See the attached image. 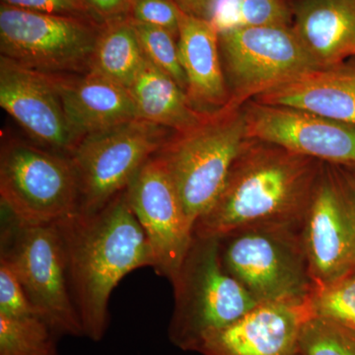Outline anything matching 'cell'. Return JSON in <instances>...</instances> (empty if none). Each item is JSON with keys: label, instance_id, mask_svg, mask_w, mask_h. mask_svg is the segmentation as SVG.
Segmentation results:
<instances>
[{"label": "cell", "instance_id": "cb8c5ba5", "mask_svg": "<svg viewBox=\"0 0 355 355\" xmlns=\"http://www.w3.org/2000/svg\"><path fill=\"white\" fill-rule=\"evenodd\" d=\"M298 355H355V331L313 316L301 330Z\"/></svg>", "mask_w": 355, "mask_h": 355}, {"label": "cell", "instance_id": "f546056e", "mask_svg": "<svg viewBox=\"0 0 355 355\" xmlns=\"http://www.w3.org/2000/svg\"><path fill=\"white\" fill-rule=\"evenodd\" d=\"M132 0H85L96 19L102 24L109 21L128 18Z\"/></svg>", "mask_w": 355, "mask_h": 355}, {"label": "cell", "instance_id": "9a60e30c", "mask_svg": "<svg viewBox=\"0 0 355 355\" xmlns=\"http://www.w3.org/2000/svg\"><path fill=\"white\" fill-rule=\"evenodd\" d=\"M315 316L312 296L298 302L261 303L241 319L205 336L202 355H298L303 326Z\"/></svg>", "mask_w": 355, "mask_h": 355}, {"label": "cell", "instance_id": "4dcf8cb0", "mask_svg": "<svg viewBox=\"0 0 355 355\" xmlns=\"http://www.w3.org/2000/svg\"><path fill=\"white\" fill-rule=\"evenodd\" d=\"M182 12L209 20L216 0H172Z\"/></svg>", "mask_w": 355, "mask_h": 355}, {"label": "cell", "instance_id": "7402d4cb", "mask_svg": "<svg viewBox=\"0 0 355 355\" xmlns=\"http://www.w3.org/2000/svg\"><path fill=\"white\" fill-rule=\"evenodd\" d=\"M209 21L217 31L259 26L291 25L286 0H216Z\"/></svg>", "mask_w": 355, "mask_h": 355}, {"label": "cell", "instance_id": "52a82bcc", "mask_svg": "<svg viewBox=\"0 0 355 355\" xmlns=\"http://www.w3.org/2000/svg\"><path fill=\"white\" fill-rule=\"evenodd\" d=\"M0 200L20 220L55 223L78 214L71 159L34 144L9 139L0 153Z\"/></svg>", "mask_w": 355, "mask_h": 355}, {"label": "cell", "instance_id": "83f0119b", "mask_svg": "<svg viewBox=\"0 0 355 355\" xmlns=\"http://www.w3.org/2000/svg\"><path fill=\"white\" fill-rule=\"evenodd\" d=\"M0 315L7 317H40L30 302L19 279L10 266L2 260H0Z\"/></svg>", "mask_w": 355, "mask_h": 355}, {"label": "cell", "instance_id": "4fadbf2b", "mask_svg": "<svg viewBox=\"0 0 355 355\" xmlns=\"http://www.w3.org/2000/svg\"><path fill=\"white\" fill-rule=\"evenodd\" d=\"M247 139L275 144L324 163L355 166V125L309 112L250 100L242 107Z\"/></svg>", "mask_w": 355, "mask_h": 355}, {"label": "cell", "instance_id": "7a4b0ae2", "mask_svg": "<svg viewBox=\"0 0 355 355\" xmlns=\"http://www.w3.org/2000/svg\"><path fill=\"white\" fill-rule=\"evenodd\" d=\"M322 165L275 144L246 139L223 190L196 222L193 235L221 239L251 226L302 227Z\"/></svg>", "mask_w": 355, "mask_h": 355}, {"label": "cell", "instance_id": "e0dca14e", "mask_svg": "<svg viewBox=\"0 0 355 355\" xmlns=\"http://www.w3.org/2000/svg\"><path fill=\"white\" fill-rule=\"evenodd\" d=\"M180 60L187 77V95L203 113L218 111L230 100L222 65L218 31L209 20L181 12L178 33Z\"/></svg>", "mask_w": 355, "mask_h": 355}, {"label": "cell", "instance_id": "484cf974", "mask_svg": "<svg viewBox=\"0 0 355 355\" xmlns=\"http://www.w3.org/2000/svg\"><path fill=\"white\" fill-rule=\"evenodd\" d=\"M315 316L355 331V272L312 294Z\"/></svg>", "mask_w": 355, "mask_h": 355}, {"label": "cell", "instance_id": "4316f807", "mask_svg": "<svg viewBox=\"0 0 355 355\" xmlns=\"http://www.w3.org/2000/svg\"><path fill=\"white\" fill-rule=\"evenodd\" d=\"M181 12L172 0H132L128 18L135 24L163 28L178 39Z\"/></svg>", "mask_w": 355, "mask_h": 355}, {"label": "cell", "instance_id": "9c48e42d", "mask_svg": "<svg viewBox=\"0 0 355 355\" xmlns=\"http://www.w3.org/2000/svg\"><path fill=\"white\" fill-rule=\"evenodd\" d=\"M169 132L135 119L84 137L70 156L78 181V214H95L123 193L171 137Z\"/></svg>", "mask_w": 355, "mask_h": 355}, {"label": "cell", "instance_id": "5b68a950", "mask_svg": "<svg viewBox=\"0 0 355 355\" xmlns=\"http://www.w3.org/2000/svg\"><path fill=\"white\" fill-rule=\"evenodd\" d=\"M220 249L224 268L259 304L304 301L315 291L302 227L239 229L221 238Z\"/></svg>", "mask_w": 355, "mask_h": 355}, {"label": "cell", "instance_id": "1f68e13d", "mask_svg": "<svg viewBox=\"0 0 355 355\" xmlns=\"http://www.w3.org/2000/svg\"><path fill=\"white\" fill-rule=\"evenodd\" d=\"M43 355H58L57 345H55L53 349H51L48 352H46V354Z\"/></svg>", "mask_w": 355, "mask_h": 355}, {"label": "cell", "instance_id": "f1b7e54d", "mask_svg": "<svg viewBox=\"0 0 355 355\" xmlns=\"http://www.w3.org/2000/svg\"><path fill=\"white\" fill-rule=\"evenodd\" d=\"M1 3L35 12L85 18L100 23L85 0H1Z\"/></svg>", "mask_w": 355, "mask_h": 355}, {"label": "cell", "instance_id": "8992f818", "mask_svg": "<svg viewBox=\"0 0 355 355\" xmlns=\"http://www.w3.org/2000/svg\"><path fill=\"white\" fill-rule=\"evenodd\" d=\"M245 137L241 109L222 108L198 127L171 135L157 155L193 227L220 195Z\"/></svg>", "mask_w": 355, "mask_h": 355}, {"label": "cell", "instance_id": "3957f363", "mask_svg": "<svg viewBox=\"0 0 355 355\" xmlns=\"http://www.w3.org/2000/svg\"><path fill=\"white\" fill-rule=\"evenodd\" d=\"M171 282L175 306L168 336L186 352H196L205 336L235 323L259 305L224 268L218 238L193 235Z\"/></svg>", "mask_w": 355, "mask_h": 355}, {"label": "cell", "instance_id": "7c38bea8", "mask_svg": "<svg viewBox=\"0 0 355 355\" xmlns=\"http://www.w3.org/2000/svg\"><path fill=\"white\" fill-rule=\"evenodd\" d=\"M125 191L153 249V270L171 282L193 241V227L162 159L149 158Z\"/></svg>", "mask_w": 355, "mask_h": 355}, {"label": "cell", "instance_id": "2e32d148", "mask_svg": "<svg viewBox=\"0 0 355 355\" xmlns=\"http://www.w3.org/2000/svg\"><path fill=\"white\" fill-rule=\"evenodd\" d=\"M252 100L355 125V58L312 70Z\"/></svg>", "mask_w": 355, "mask_h": 355}, {"label": "cell", "instance_id": "44dd1931", "mask_svg": "<svg viewBox=\"0 0 355 355\" xmlns=\"http://www.w3.org/2000/svg\"><path fill=\"white\" fill-rule=\"evenodd\" d=\"M146 62L135 26L128 18L109 21L98 37L88 72L128 89Z\"/></svg>", "mask_w": 355, "mask_h": 355}, {"label": "cell", "instance_id": "d6986e66", "mask_svg": "<svg viewBox=\"0 0 355 355\" xmlns=\"http://www.w3.org/2000/svg\"><path fill=\"white\" fill-rule=\"evenodd\" d=\"M291 26L320 67L355 58V0H299Z\"/></svg>", "mask_w": 355, "mask_h": 355}, {"label": "cell", "instance_id": "603a6c76", "mask_svg": "<svg viewBox=\"0 0 355 355\" xmlns=\"http://www.w3.org/2000/svg\"><path fill=\"white\" fill-rule=\"evenodd\" d=\"M55 340L42 318L0 315V355H43L55 347Z\"/></svg>", "mask_w": 355, "mask_h": 355}, {"label": "cell", "instance_id": "277c9868", "mask_svg": "<svg viewBox=\"0 0 355 355\" xmlns=\"http://www.w3.org/2000/svg\"><path fill=\"white\" fill-rule=\"evenodd\" d=\"M0 260L10 266L55 338L84 336L70 292L64 241L57 222L27 223L1 207Z\"/></svg>", "mask_w": 355, "mask_h": 355}, {"label": "cell", "instance_id": "d6a6232c", "mask_svg": "<svg viewBox=\"0 0 355 355\" xmlns=\"http://www.w3.org/2000/svg\"><path fill=\"white\" fill-rule=\"evenodd\" d=\"M347 170H349L350 174H352V178H354L355 181V166H352V167H345Z\"/></svg>", "mask_w": 355, "mask_h": 355}, {"label": "cell", "instance_id": "30bf717a", "mask_svg": "<svg viewBox=\"0 0 355 355\" xmlns=\"http://www.w3.org/2000/svg\"><path fill=\"white\" fill-rule=\"evenodd\" d=\"M218 34L230 93L224 108L241 109L265 91L321 69L291 25L235 28Z\"/></svg>", "mask_w": 355, "mask_h": 355}, {"label": "cell", "instance_id": "d4e9b609", "mask_svg": "<svg viewBox=\"0 0 355 355\" xmlns=\"http://www.w3.org/2000/svg\"><path fill=\"white\" fill-rule=\"evenodd\" d=\"M133 26L146 60L171 77L187 92L188 84L180 60L177 37L163 28L135 23Z\"/></svg>", "mask_w": 355, "mask_h": 355}, {"label": "cell", "instance_id": "ffe728a7", "mask_svg": "<svg viewBox=\"0 0 355 355\" xmlns=\"http://www.w3.org/2000/svg\"><path fill=\"white\" fill-rule=\"evenodd\" d=\"M128 91L139 119L175 133L186 132L198 127L210 114L196 109L176 81L146 58Z\"/></svg>", "mask_w": 355, "mask_h": 355}, {"label": "cell", "instance_id": "6da1fadb", "mask_svg": "<svg viewBox=\"0 0 355 355\" xmlns=\"http://www.w3.org/2000/svg\"><path fill=\"white\" fill-rule=\"evenodd\" d=\"M57 223L83 335L100 342L108 331L112 292L133 270L153 268V249L125 191L95 214H76Z\"/></svg>", "mask_w": 355, "mask_h": 355}, {"label": "cell", "instance_id": "ac0fdd59", "mask_svg": "<svg viewBox=\"0 0 355 355\" xmlns=\"http://www.w3.org/2000/svg\"><path fill=\"white\" fill-rule=\"evenodd\" d=\"M65 114L77 137L91 135L139 118L127 88L91 72L51 76Z\"/></svg>", "mask_w": 355, "mask_h": 355}, {"label": "cell", "instance_id": "5bb4252c", "mask_svg": "<svg viewBox=\"0 0 355 355\" xmlns=\"http://www.w3.org/2000/svg\"><path fill=\"white\" fill-rule=\"evenodd\" d=\"M0 106L34 144L70 158L80 141L50 74L0 57Z\"/></svg>", "mask_w": 355, "mask_h": 355}, {"label": "cell", "instance_id": "ba28073f", "mask_svg": "<svg viewBox=\"0 0 355 355\" xmlns=\"http://www.w3.org/2000/svg\"><path fill=\"white\" fill-rule=\"evenodd\" d=\"M103 25L1 3L0 57L50 76L86 73Z\"/></svg>", "mask_w": 355, "mask_h": 355}, {"label": "cell", "instance_id": "8fae6325", "mask_svg": "<svg viewBox=\"0 0 355 355\" xmlns=\"http://www.w3.org/2000/svg\"><path fill=\"white\" fill-rule=\"evenodd\" d=\"M302 238L315 289L355 272V181L347 168L323 162Z\"/></svg>", "mask_w": 355, "mask_h": 355}]
</instances>
